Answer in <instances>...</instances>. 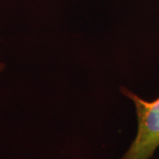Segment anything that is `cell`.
I'll return each instance as SVG.
<instances>
[{"label": "cell", "mask_w": 159, "mask_h": 159, "mask_svg": "<svg viewBox=\"0 0 159 159\" xmlns=\"http://www.w3.org/2000/svg\"><path fill=\"white\" fill-rule=\"evenodd\" d=\"M122 91L135 105L138 130L121 159H150L159 147V97L146 101L126 89Z\"/></svg>", "instance_id": "1"}, {"label": "cell", "mask_w": 159, "mask_h": 159, "mask_svg": "<svg viewBox=\"0 0 159 159\" xmlns=\"http://www.w3.org/2000/svg\"><path fill=\"white\" fill-rule=\"evenodd\" d=\"M158 159H159V157H158Z\"/></svg>", "instance_id": "3"}, {"label": "cell", "mask_w": 159, "mask_h": 159, "mask_svg": "<svg viewBox=\"0 0 159 159\" xmlns=\"http://www.w3.org/2000/svg\"><path fill=\"white\" fill-rule=\"evenodd\" d=\"M4 67H5V66H4L3 64H0V72L4 69Z\"/></svg>", "instance_id": "2"}]
</instances>
